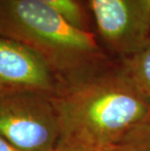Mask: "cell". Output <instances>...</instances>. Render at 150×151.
Returning <instances> with one entry per match:
<instances>
[{"instance_id": "1", "label": "cell", "mask_w": 150, "mask_h": 151, "mask_svg": "<svg viewBox=\"0 0 150 151\" xmlns=\"http://www.w3.org/2000/svg\"><path fill=\"white\" fill-rule=\"evenodd\" d=\"M53 101L60 137L95 151L118 145L150 113V106L120 63L60 84Z\"/></svg>"}, {"instance_id": "2", "label": "cell", "mask_w": 150, "mask_h": 151, "mask_svg": "<svg viewBox=\"0 0 150 151\" xmlns=\"http://www.w3.org/2000/svg\"><path fill=\"white\" fill-rule=\"evenodd\" d=\"M0 35L36 53L59 85L115 63L95 32L75 27L59 12L34 0H0Z\"/></svg>"}, {"instance_id": "3", "label": "cell", "mask_w": 150, "mask_h": 151, "mask_svg": "<svg viewBox=\"0 0 150 151\" xmlns=\"http://www.w3.org/2000/svg\"><path fill=\"white\" fill-rule=\"evenodd\" d=\"M0 137L18 151H51L60 137L53 95L0 94Z\"/></svg>"}, {"instance_id": "4", "label": "cell", "mask_w": 150, "mask_h": 151, "mask_svg": "<svg viewBox=\"0 0 150 151\" xmlns=\"http://www.w3.org/2000/svg\"><path fill=\"white\" fill-rule=\"evenodd\" d=\"M100 43L119 60L150 37V0H86Z\"/></svg>"}, {"instance_id": "5", "label": "cell", "mask_w": 150, "mask_h": 151, "mask_svg": "<svg viewBox=\"0 0 150 151\" xmlns=\"http://www.w3.org/2000/svg\"><path fill=\"white\" fill-rule=\"evenodd\" d=\"M59 82L38 55L0 35V94L32 92L55 95Z\"/></svg>"}, {"instance_id": "6", "label": "cell", "mask_w": 150, "mask_h": 151, "mask_svg": "<svg viewBox=\"0 0 150 151\" xmlns=\"http://www.w3.org/2000/svg\"><path fill=\"white\" fill-rule=\"evenodd\" d=\"M119 63L150 106V37L139 51Z\"/></svg>"}, {"instance_id": "7", "label": "cell", "mask_w": 150, "mask_h": 151, "mask_svg": "<svg viewBox=\"0 0 150 151\" xmlns=\"http://www.w3.org/2000/svg\"><path fill=\"white\" fill-rule=\"evenodd\" d=\"M54 9L62 15L72 24L81 29L93 31L92 16L86 0H34Z\"/></svg>"}, {"instance_id": "8", "label": "cell", "mask_w": 150, "mask_h": 151, "mask_svg": "<svg viewBox=\"0 0 150 151\" xmlns=\"http://www.w3.org/2000/svg\"><path fill=\"white\" fill-rule=\"evenodd\" d=\"M116 146L125 151H150V113L136 124Z\"/></svg>"}, {"instance_id": "9", "label": "cell", "mask_w": 150, "mask_h": 151, "mask_svg": "<svg viewBox=\"0 0 150 151\" xmlns=\"http://www.w3.org/2000/svg\"><path fill=\"white\" fill-rule=\"evenodd\" d=\"M51 151H95L90 147L79 143L77 141L66 139V137H60L57 145Z\"/></svg>"}, {"instance_id": "10", "label": "cell", "mask_w": 150, "mask_h": 151, "mask_svg": "<svg viewBox=\"0 0 150 151\" xmlns=\"http://www.w3.org/2000/svg\"><path fill=\"white\" fill-rule=\"evenodd\" d=\"M0 151H18V150H16L11 144H9L3 137H0Z\"/></svg>"}, {"instance_id": "11", "label": "cell", "mask_w": 150, "mask_h": 151, "mask_svg": "<svg viewBox=\"0 0 150 151\" xmlns=\"http://www.w3.org/2000/svg\"><path fill=\"white\" fill-rule=\"evenodd\" d=\"M100 151H125V150L121 149L120 147H118V146H112V147H107V148L101 149Z\"/></svg>"}]
</instances>
